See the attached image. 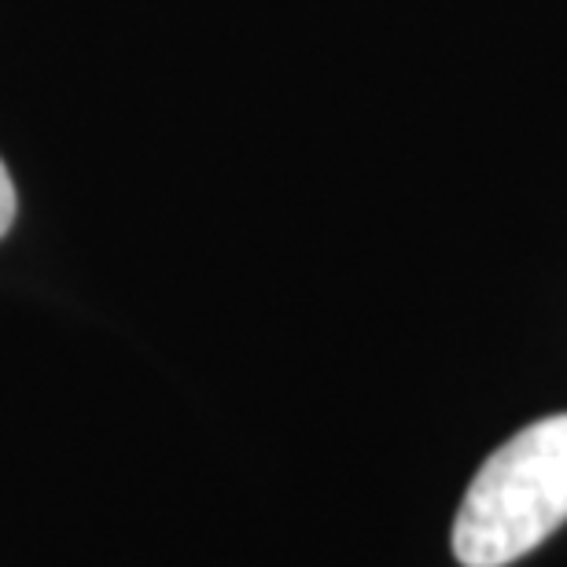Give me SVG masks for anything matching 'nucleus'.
<instances>
[{
	"mask_svg": "<svg viewBox=\"0 0 567 567\" xmlns=\"http://www.w3.org/2000/svg\"><path fill=\"white\" fill-rule=\"evenodd\" d=\"M567 524V413L502 442L468 483L453 519L464 567H508Z\"/></svg>",
	"mask_w": 567,
	"mask_h": 567,
	"instance_id": "nucleus-1",
	"label": "nucleus"
},
{
	"mask_svg": "<svg viewBox=\"0 0 567 567\" xmlns=\"http://www.w3.org/2000/svg\"><path fill=\"white\" fill-rule=\"evenodd\" d=\"M11 221H16V185L8 177V166L0 163V240L11 229Z\"/></svg>",
	"mask_w": 567,
	"mask_h": 567,
	"instance_id": "nucleus-2",
	"label": "nucleus"
}]
</instances>
